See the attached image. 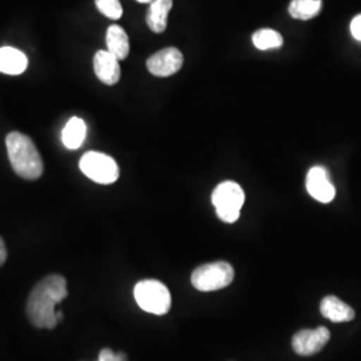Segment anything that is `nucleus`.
Here are the masks:
<instances>
[{
	"instance_id": "obj_1",
	"label": "nucleus",
	"mask_w": 361,
	"mask_h": 361,
	"mask_svg": "<svg viewBox=\"0 0 361 361\" xmlns=\"http://www.w3.org/2000/svg\"><path fill=\"white\" fill-rule=\"evenodd\" d=\"M67 297L65 277L51 274L43 279L30 293L27 301V316L39 329H52L59 323L56 312L58 305Z\"/></svg>"
},
{
	"instance_id": "obj_2",
	"label": "nucleus",
	"mask_w": 361,
	"mask_h": 361,
	"mask_svg": "<svg viewBox=\"0 0 361 361\" xmlns=\"http://www.w3.org/2000/svg\"><path fill=\"white\" fill-rule=\"evenodd\" d=\"M8 159L13 171L28 180H38L43 174V159L35 143L26 134L13 131L6 138Z\"/></svg>"
},
{
	"instance_id": "obj_3",
	"label": "nucleus",
	"mask_w": 361,
	"mask_h": 361,
	"mask_svg": "<svg viewBox=\"0 0 361 361\" xmlns=\"http://www.w3.org/2000/svg\"><path fill=\"white\" fill-rule=\"evenodd\" d=\"M212 201L216 207L219 219L228 224H233L240 219L241 209L245 202V193L238 183L233 180H226L219 183L214 189Z\"/></svg>"
},
{
	"instance_id": "obj_4",
	"label": "nucleus",
	"mask_w": 361,
	"mask_h": 361,
	"mask_svg": "<svg viewBox=\"0 0 361 361\" xmlns=\"http://www.w3.org/2000/svg\"><path fill=\"white\" fill-rule=\"evenodd\" d=\"M134 297L141 310L153 314H166L171 307L168 288L157 280H143L135 285Z\"/></svg>"
},
{
	"instance_id": "obj_5",
	"label": "nucleus",
	"mask_w": 361,
	"mask_h": 361,
	"mask_svg": "<svg viewBox=\"0 0 361 361\" xmlns=\"http://www.w3.org/2000/svg\"><path fill=\"white\" fill-rule=\"evenodd\" d=\"M234 269L231 264L217 261L198 267L192 274V284L201 292H213L232 284Z\"/></svg>"
},
{
	"instance_id": "obj_6",
	"label": "nucleus",
	"mask_w": 361,
	"mask_h": 361,
	"mask_svg": "<svg viewBox=\"0 0 361 361\" xmlns=\"http://www.w3.org/2000/svg\"><path fill=\"white\" fill-rule=\"evenodd\" d=\"M80 171L91 180L110 185L119 178V166L110 155L87 152L79 161Z\"/></svg>"
},
{
	"instance_id": "obj_7",
	"label": "nucleus",
	"mask_w": 361,
	"mask_h": 361,
	"mask_svg": "<svg viewBox=\"0 0 361 361\" xmlns=\"http://www.w3.org/2000/svg\"><path fill=\"white\" fill-rule=\"evenodd\" d=\"M183 65V55L176 47H168L152 55L146 66L147 70L155 77H170L178 73Z\"/></svg>"
},
{
	"instance_id": "obj_8",
	"label": "nucleus",
	"mask_w": 361,
	"mask_h": 361,
	"mask_svg": "<svg viewBox=\"0 0 361 361\" xmlns=\"http://www.w3.org/2000/svg\"><path fill=\"white\" fill-rule=\"evenodd\" d=\"M331 338V334L325 326L316 329H302L293 336L292 347L300 356H312L320 352Z\"/></svg>"
},
{
	"instance_id": "obj_9",
	"label": "nucleus",
	"mask_w": 361,
	"mask_h": 361,
	"mask_svg": "<svg viewBox=\"0 0 361 361\" xmlns=\"http://www.w3.org/2000/svg\"><path fill=\"white\" fill-rule=\"evenodd\" d=\"M305 185L308 193L319 202L329 204L336 197L335 186L329 180L326 170L322 166L310 169L307 174Z\"/></svg>"
},
{
	"instance_id": "obj_10",
	"label": "nucleus",
	"mask_w": 361,
	"mask_h": 361,
	"mask_svg": "<svg viewBox=\"0 0 361 361\" xmlns=\"http://www.w3.org/2000/svg\"><path fill=\"white\" fill-rule=\"evenodd\" d=\"M94 71L95 75L104 85H116L121 79V66L119 59H116L111 52L101 50L94 56Z\"/></svg>"
},
{
	"instance_id": "obj_11",
	"label": "nucleus",
	"mask_w": 361,
	"mask_h": 361,
	"mask_svg": "<svg viewBox=\"0 0 361 361\" xmlns=\"http://www.w3.org/2000/svg\"><path fill=\"white\" fill-rule=\"evenodd\" d=\"M28 59L25 52L13 47L0 49V73L7 75H19L26 71Z\"/></svg>"
},
{
	"instance_id": "obj_12",
	"label": "nucleus",
	"mask_w": 361,
	"mask_h": 361,
	"mask_svg": "<svg viewBox=\"0 0 361 361\" xmlns=\"http://www.w3.org/2000/svg\"><path fill=\"white\" fill-rule=\"evenodd\" d=\"M322 314L334 323H345L355 319V310L336 296H326L322 301Z\"/></svg>"
},
{
	"instance_id": "obj_13",
	"label": "nucleus",
	"mask_w": 361,
	"mask_h": 361,
	"mask_svg": "<svg viewBox=\"0 0 361 361\" xmlns=\"http://www.w3.org/2000/svg\"><path fill=\"white\" fill-rule=\"evenodd\" d=\"M173 7V0H153L146 15V23L149 28L155 32L161 34L168 27V16Z\"/></svg>"
},
{
	"instance_id": "obj_14",
	"label": "nucleus",
	"mask_w": 361,
	"mask_h": 361,
	"mask_svg": "<svg viewBox=\"0 0 361 361\" xmlns=\"http://www.w3.org/2000/svg\"><path fill=\"white\" fill-rule=\"evenodd\" d=\"M106 44L107 51L111 52L116 59L123 61L128 58L130 52L129 37L122 27L116 25L109 27L106 32Z\"/></svg>"
},
{
	"instance_id": "obj_15",
	"label": "nucleus",
	"mask_w": 361,
	"mask_h": 361,
	"mask_svg": "<svg viewBox=\"0 0 361 361\" xmlns=\"http://www.w3.org/2000/svg\"><path fill=\"white\" fill-rule=\"evenodd\" d=\"M86 123L83 119L74 116L66 123L65 129L62 131V141L67 149L75 150L82 146L86 140Z\"/></svg>"
},
{
	"instance_id": "obj_16",
	"label": "nucleus",
	"mask_w": 361,
	"mask_h": 361,
	"mask_svg": "<svg viewBox=\"0 0 361 361\" xmlns=\"http://www.w3.org/2000/svg\"><path fill=\"white\" fill-rule=\"evenodd\" d=\"M322 0H292L289 4V13L300 20H310L322 11Z\"/></svg>"
},
{
	"instance_id": "obj_17",
	"label": "nucleus",
	"mask_w": 361,
	"mask_h": 361,
	"mask_svg": "<svg viewBox=\"0 0 361 361\" xmlns=\"http://www.w3.org/2000/svg\"><path fill=\"white\" fill-rule=\"evenodd\" d=\"M252 40H253L255 47L258 49V50H261V51L279 49L284 43V39L281 37V34L274 31V30H271V28L258 30V31L253 34Z\"/></svg>"
},
{
	"instance_id": "obj_18",
	"label": "nucleus",
	"mask_w": 361,
	"mask_h": 361,
	"mask_svg": "<svg viewBox=\"0 0 361 361\" xmlns=\"http://www.w3.org/2000/svg\"><path fill=\"white\" fill-rule=\"evenodd\" d=\"M95 6L99 13H104L106 18L118 20L122 18L123 8L119 0H95Z\"/></svg>"
},
{
	"instance_id": "obj_19",
	"label": "nucleus",
	"mask_w": 361,
	"mask_h": 361,
	"mask_svg": "<svg viewBox=\"0 0 361 361\" xmlns=\"http://www.w3.org/2000/svg\"><path fill=\"white\" fill-rule=\"evenodd\" d=\"M98 361H128V357L123 352L116 353L111 349L104 348L101 350Z\"/></svg>"
},
{
	"instance_id": "obj_20",
	"label": "nucleus",
	"mask_w": 361,
	"mask_h": 361,
	"mask_svg": "<svg viewBox=\"0 0 361 361\" xmlns=\"http://www.w3.org/2000/svg\"><path fill=\"white\" fill-rule=\"evenodd\" d=\"M350 32L353 35V38L357 39L361 42V15H357L352 23H350Z\"/></svg>"
},
{
	"instance_id": "obj_21",
	"label": "nucleus",
	"mask_w": 361,
	"mask_h": 361,
	"mask_svg": "<svg viewBox=\"0 0 361 361\" xmlns=\"http://www.w3.org/2000/svg\"><path fill=\"white\" fill-rule=\"evenodd\" d=\"M6 259H7V249L4 245V241L0 238V267L6 262Z\"/></svg>"
},
{
	"instance_id": "obj_22",
	"label": "nucleus",
	"mask_w": 361,
	"mask_h": 361,
	"mask_svg": "<svg viewBox=\"0 0 361 361\" xmlns=\"http://www.w3.org/2000/svg\"><path fill=\"white\" fill-rule=\"evenodd\" d=\"M137 1H140V3H145V4H150L153 0H137Z\"/></svg>"
}]
</instances>
